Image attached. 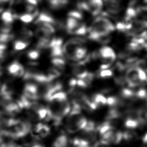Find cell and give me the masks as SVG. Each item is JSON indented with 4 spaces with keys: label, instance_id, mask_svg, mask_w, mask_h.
Listing matches in <instances>:
<instances>
[{
    "label": "cell",
    "instance_id": "obj_1",
    "mask_svg": "<svg viewBox=\"0 0 147 147\" xmlns=\"http://www.w3.org/2000/svg\"><path fill=\"white\" fill-rule=\"evenodd\" d=\"M71 110L67 116L65 122V129L69 134L82 131L86 126L88 119L82 114V107L80 104L71 103Z\"/></svg>",
    "mask_w": 147,
    "mask_h": 147
},
{
    "label": "cell",
    "instance_id": "obj_2",
    "mask_svg": "<svg viewBox=\"0 0 147 147\" xmlns=\"http://www.w3.org/2000/svg\"><path fill=\"white\" fill-rule=\"evenodd\" d=\"M115 29V26L107 18L103 16L96 17L88 28V38L93 41L100 37L109 35Z\"/></svg>",
    "mask_w": 147,
    "mask_h": 147
},
{
    "label": "cell",
    "instance_id": "obj_3",
    "mask_svg": "<svg viewBox=\"0 0 147 147\" xmlns=\"http://www.w3.org/2000/svg\"><path fill=\"white\" fill-rule=\"evenodd\" d=\"M32 130L31 123L26 120L14 118L3 130L2 135L13 139H19L26 136Z\"/></svg>",
    "mask_w": 147,
    "mask_h": 147
},
{
    "label": "cell",
    "instance_id": "obj_4",
    "mask_svg": "<svg viewBox=\"0 0 147 147\" xmlns=\"http://www.w3.org/2000/svg\"><path fill=\"white\" fill-rule=\"evenodd\" d=\"M125 79L129 86L135 87L147 80L146 72L140 67L129 68L125 74Z\"/></svg>",
    "mask_w": 147,
    "mask_h": 147
},
{
    "label": "cell",
    "instance_id": "obj_5",
    "mask_svg": "<svg viewBox=\"0 0 147 147\" xmlns=\"http://www.w3.org/2000/svg\"><path fill=\"white\" fill-rule=\"evenodd\" d=\"M99 58L100 59V69H108L116 60V53L114 50L109 46H103L98 51Z\"/></svg>",
    "mask_w": 147,
    "mask_h": 147
},
{
    "label": "cell",
    "instance_id": "obj_6",
    "mask_svg": "<svg viewBox=\"0 0 147 147\" xmlns=\"http://www.w3.org/2000/svg\"><path fill=\"white\" fill-rule=\"evenodd\" d=\"M103 2L107 11L112 15H117L123 10V0H103Z\"/></svg>",
    "mask_w": 147,
    "mask_h": 147
},
{
    "label": "cell",
    "instance_id": "obj_7",
    "mask_svg": "<svg viewBox=\"0 0 147 147\" xmlns=\"http://www.w3.org/2000/svg\"><path fill=\"white\" fill-rule=\"evenodd\" d=\"M33 135L36 139H42L47 137L51 132L50 127L44 123H38L32 130Z\"/></svg>",
    "mask_w": 147,
    "mask_h": 147
},
{
    "label": "cell",
    "instance_id": "obj_8",
    "mask_svg": "<svg viewBox=\"0 0 147 147\" xmlns=\"http://www.w3.org/2000/svg\"><path fill=\"white\" fill-rule=\"evenodd\" d=\"M9 74L14 77H23L25 70L22 64L17 61H14L11 63L7 67Z\"/></svg>",
    "mask_w": 147,
    "mask_h": 147
},
{
    "label": "cell",
    "instance_id": "obj_9",
    "mask_svg": "<svg viewBox=\"0 0 147 147\" xmlns=\"http://www.w3.org/2000/svg\"><path fill=\"white\" fill-rule=\"evenodd\" d=\"M141 122L142 121L140 117L137 114L132 113L125 118L124 126L129 129H133L138 127Z\"/></svg>",
    "mask_w": 147,
    "mask_h": 147
},
{
    "label": "cell",
    "instance_id": "obj_10",
    "mask_svg": "<svg viewBox=\"0 0 147 147\" xmlns=\"http://www.w3.org/2000/svg\"><path fill=\"white\" fill-rule=\"evenodd\" d=\"M88 6V11L93 16L98 15L104 5L103 0H86Z\"/></svg>",
    "mask_w": 147,
    "mask_h": 147
},
{
    "label": "cell",
    "instance_id": "obj_11",
    "mask_svg": "<svg viewBox=\"0 0 147 147\" xmlns=\"http://www.w3.org/2000/svg\"><path fill=\"white\" fill-rule=\"evenodd\" d=\"M87 50L85 47L82 46L76 47L73 50L68 60L74 61H78L83 59L87 55Z\"/></svg>",
    "mask_w": 147,
    "mask_h": 147
},
{
    "label": "cell",
    "instance_id": "obj_12",
    "mask_svg": "<svg viewBox=\"0 0 147 147\" xmlns=\"http://www.w3.org/2000/svg\"><path fill=\"white\" fill-rule=\"evenodd\" d=\"M71 141L64 133L58 135L52 143L51 147H69Z\"/></svg>",
    "mask_w": 147,
    "mask_h": 147
},
{
    "label": "cell",
    "instance_id": "obj_13",
    "mask_svg": "<svg viewBox=\"0 0 147 147\" xmlns=\"http://www.w3.org/2000/svg\"><path fill=\"white\" fill-rule=\"evenodd\" d=\"M56 19L48 12L42 11L38 15L34 21V24L38 25L42 23H49L53 26L56 21Z\"/></svg>",
    "mask_w": 147,
    "mask_h": 147
},
{
    "label": "cell",
    "instance_id": "obj_14",
    "mask_svg": "<svg viewBox=\"0 0 147 147\" xmlns=\"http://www.w3.org/2000/svg\"><path fill=\"white\" fill-rule=\"evenodd\" d=\"M17 18H18V16L10 10L3 11L1 16V19L2 22L7 24H11Z\"/></svg>",
    "mask_w": 147,
    "mask_h": 147
},
{
    "label": "cell",
    "instance_id": "obj_15",
    "mask_svg": "<svg viewBox=\"0 0 147 147\" xmlns=\"http://www.w3.org/2000/svg\"><path fill=\"white\" fill-rule=\"evenodd\" d=\"M81 22L79 20L74 18L73 17H68L65 22V30L69 34V33L77 28Z\"/></svg>",
    "mask_w": 147,
    "mask_h": 147
},
{
    "label": "cell",
    "instance_id": "obj_16",
    "mask_svg": "<svg viewBox=\"0 0 147 147\" xmlns=\"http://www.w3.org/2000/svg\"><path fill=\"white\" fill-rule=\"evenodd\" d=\"M90 99L98 107L101 105H107V98L102 94H95Z\"/></svg>",
    "mask_w": 147,
    "mask_h": 147
},
{
    "label": "cell",
    "instance_id": "obj_17",
    "mask_svg": "<svg viewBox=\"0 0 147 147\" xmlns=\"http://www.w3.org/2000/svg\"><path fill=\"white\" fill-rule=\"evenodd\" d=\"M64 57H52L51 63L54 67L59 69L60 71H64L65 69V60Z\"/></svg>",
    "mask_w": 147,
    "mask_h": 147
},
{
    "label": "cell",
    "instance_id": "obj_18",
    "mask_svg": "<svg viewBox=\"0 0 147 147\" xmlns=\"http://www.w3.org/2000/svg\"><path fill=\"white\" fill-rule=\"evenodd\" d=\"M30 41H28L20 38L16 39L13 43L14 50L16 51H20L26 48L30 44Z\"/></svg>",
    "mask_w": 147,
    "mask_h": 147
},
{
    "label": "cell",
    "instance_id": "obj_19",
    "mask_svg": "<svg viewBox=\"0 0 147 147\" xmlns=\"http://www.w3.org/2000/svg\"><path fill=\"white\" fill-rule=\"evenodd\" d=\"M88 32V28L84 23H80V25L73 30L71 31L69 34L75 35H84Z\"/></svg>",
    "mask_w": 147,
    "mask_h": 147
},
{
    "label": "cell",
    "instance_id": "obj_20",
    "mask_svg": "<svg viewBox=\"0 0 147 147\" xmlns=\"http://www.w3.org/2000/svg\"><path fill=\"white\" fill-rule=\"evenodd\" d=\"M61 71H60L59 69L54 67H50L48 68L47 71V75L48 77L49 80L51 82H53L55 79L59 77L61 75Z\"/></svg>",
    "mask_w": 147,
    "mask_h": 147
},
{
    "label": "cell",
    "instance_id": "obj_21",
    "mask_svg": "<svg viewBox=\"0 0 147 147\" xmlns=\"http://www.w3.org/2000/svg\"><path fill=\"white\" fill-rule=\"evenodd\" d=\"M20 37L18 38L26 40L28 41H30L32 37L33 36V32L26 28H23L20 32L19 33Z\"/></svg>",
    "mask_w": 147,
    "mask_h": 147
},
{
    "label": "cell",
    "instance_id": "obj_22",
    "mask_svg": "<svg viewBox=\"0 0 147 147\" xmlns=\"http://www.w3.org/2000/svg\"><path fill=\"white\" fill-rule=\"evenodd\" d=\"M86 42V40L84 38L81 37H74L69 38L67 40V42L68 44L75 46V47H79L82 46Z\"/></svg>",
    "mask_w": 147,
    "mask_h": 147
},
{
    "label": "cell",
    "instance_id": "obj_23",
    "mask_svg": "<svg viewBox=\"0 0 147 147\" xmlns=\"http://www.w3.org/2000/svg\"><path fill=\"white\" fill-rule=\"evenodd\" d=\"M14 38L13 33H0V44H6Z\"/></svg>",
    "mask_w": 147,
    "mask_h": 147
},
{
    "label": "cell",
    "instance_id": "obj_24",
    "mask_svg": "<svg viewBox=\"0 0 147 147\" xmlns=\"http://www.w3.org/2000/svg\"><path fill=\"white\" fill-rule=\"evenodd\" d=\"M35 17L30 13H26L22 14H21L18 16V18L21 21H22L24 23L28 24L31 22Z\"/></svg>",
    "mask_w": 147,
    "mask_h": 147
},
{
    "label": "cell",
    "instance_id": "obj_25",
    "mask_svg": "<svg viewBox=\"0 0 147 147\" xmlns=\"http://www.w3.org/2000/svg\"><path fill=\"white\" fill-rule=\"evenodd\" d=\"M7 45L6 44H0V63L3 61L7 57Z\"/></svg>",
    "mask_w": 147,
    "mask_h": 147
},
{
    "label": "cell",
    "instance_id": "obj_26",
    "mask_svg": "<svg viewBox=\"0 0 147 147\" xmlns=\"http://www.w3.org/2000/svg\"><path fill=\"white\" fill-rule=\"evenodd\" d=\"M68 17H73L80 21L83 19V15L80 10H71L68 13Z\"/></svg>",
    "mask_w": 147,
    "mask_h": 147
},
{
    "label": "cell",
    "instance_id": "obj_27",
    "mask_svg": "<svg viewBox=\"0 0 147 147\" xmlns=\"http://www.w3.org/2000/svg\"><path fill=\"white\" fill-rule=\"evenodd\" d=\"M27 56L31 60H36L40 56V51L36 48L30 50L27 53Z\"/></svg>",
    "mask_w": 147,
    "mask_h": 147
},
{
    "label": "cell",
    "instance_id": "obj_28",
    "mask_svg": "<svg viewBox=\"0 0 147 147\" xmlns=\"http://www.w3.org/2000/svg\"><path fill=\"white\" fill-rule=\"evenodd\" d=\"M12 29V25L11 24L4 23L0 25V33H10Z\"/></svg>",
    "mask_w": 147,
    "mask_h": 147
},
{
    "label": "cell",
    "instance_id": "obj_29",
    "mask_svg": "<svg viewBox=\"0 0 147 147\" xmlns=\"http://www.w3.org/2000/svg\"><path fill=\"white\" fill-rule=\"evenodd\" d=\"M94 75L92 72L88 71L87 73L86 74V75H85V76L82 79H83L86 83L87 86H89L90 85H91V84L94 79Z\"/></svg>",
    "mask_w": 147,
    "mask_h": 147
},
{
    "label": "cell",
    "instance_id": "obj_30",
    "mask_svg": "<svg viewBox=\"0 0 147 147\" xmlns=\"http://www.w3.org/2000/svg\"><path fill=\"white\" fill-rule=\"evenodd\" d=\"M113 72L111 70L108 69H101V71L99 72V76L102 78H108L112 76Z\"/></svg>",
    "mask_w": 147,
    "mask_h": 147
},
{
    "label": "cell",
    "instance_id": "obj_31",
    "mask_svg": "<svg viewBox=\"0 0 147 147\" xmlns=\"http://www.w3.org/2000/svg\"><path fill=\"white\" fill-rule=\"evenodd\" d=\"M22 147H44V146L41 143L34 141L33 142L28 143Z\"/></svg>",
    "mask_w": 147,
    "mask_h": 147
},
{
    "label": "cell",
    "instance_id": "obj_32",
    "mask_svg": "<svg viewBox=\"0 0 147 147\" xmlns=\"http://www.w3.org/2000/svg\"><path fill=\"white\" fill-rule=\"evenodd\" d=\"M77 85L83 88H86L87 87H88V86H87V84H86V83L82 79H78L77 80Z\"/></svg>",
    "mask_w": 147,
    "mask_h": 147
},
{
    "label": "cell",
    "instance_id": "obj_33",
    "mask_svg": "<svg viewBox=\"0 0 147 147\" xmlns=\"http://www.w3.org/2000/svg\"><path fill=\"white\" fill-rule=\"evenodd\" d=\"M68 84L70 88H75V86L77 84V80L75 78H71L69 80Z\"/></svg>",
    "mask_w": 147,
    "mask_h": 147
},
{
    "label": "cell",
    "instance_id": "obj_34",
    "mask_svg": "<svg viewBox=\"0 0 147 147\" xmlns=\"http://www.w3.org/2000/svg\"><path fill=\"white\" fill-rule=\"evenodd\" d=\"M2 137H3V136L0 134V147H5V144H6L3 141Z\"/></svg>",
    "mask_w": 147,
    "mask_h": 147
},
{
    "label": "cell",
    "instance_id": "obj_35",
    "mask_svg": "<svg viewBox=\"0 0 147 147\" xmlns=\"http://www.w3.org/2000/svg\"><path fill=\"white\" fill-rule=\"evenodd\" d=\"M142 141L144 142V144L147 145V132L143 136Z\"/></svg>",
    "mask_w": 147,
    "mask_h": 147
},
{
    "label": "cell",
    "instance_id": "obj_36",
    "mask_svg": "<svg viewBox=\"0 0 147 147\" xmlns=\"http://www.w3.org/2000/svg\"><path fill=\"white\" fill-rule=\"evenodd\" d=\"M146 119H147V114H146Z\"/></svg>",
    "mask_w": 147,
    "mask_h": 147
},
{
    "label": "cell",
    "instance_id": "obj_37",
    "mask_svg": "<svg viewBox=\"0 0 147 147\" xmlns=\"http://www.w3.org/2000/svg\"><path fill=\"white\" fill-rule=\"evenodd\" d=\"M146 100H147V98H146Z\"/></svg>",
    "mask_w": 147,
    "mask_h": 147
}]
</instances>
